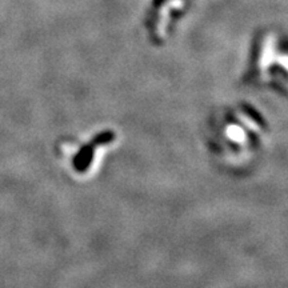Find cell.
<instances>
[{
  "instance_id": "1",
  "label": "cell",
  "mask_w": 288,
  "mask_h": 288,
  "mask_svg": "<svg viewBox=\"0 0 288 288\" xmlns=\"http://www.w3.org/2000/svg\"><path fill=\"white\" fill-rule=\"evenodd\" d=\"M266 130L263 116L246 103L219 108L208 120V148L224 167L244 168L259 151Z\"/></svg>"
},
{
  "instance_id": "2",
  "label": "cell",
  "mask_w": 288,
  "mask_h": 288,
  "mask_svg": "<svg viewBox=\"0 0 288 288\" xmlns=\"http://www.w3.org/2000/svg\"><path fill=\"white\" fill-rule=\"evenodd\" d=\"M115 140V135L111 131H106L86 143H67L66 156L70 159L68 164L75 176L84 177L94 172L106 152V148L111 147Z\"/></svg>"
},
{
  "instance_id": "3",
  "label": "cell",
  "mask_w": 288,
  "mask_h": 288,
  "mask_svg": "<svg viewBox=\"0 0 288 288\" xmlns=\"http://www.w3.org/2000/svg\"><path fill=\"white\" fill-rule=\"evenodd\" d=\"M184 1L183 0H170L166 4L163 5L162 10L159 11V21H157V36L159 38H164L166 36V31H167L168 21H170V12L172 10H179L183 8Z\"/></svg>"
}]
</instances>
